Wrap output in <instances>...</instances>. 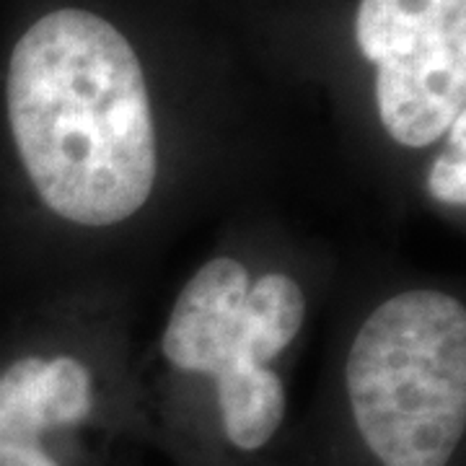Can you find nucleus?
Here are the masks:
<instances>
[{
  "label": "nucleus",
  "instance_id": "f257e3e1",
  "mask_svg": "<svg viewBox=\"0 0 466 466\" xmlns=\"http://www.w3.org/2000/svg\"><path fill=\"white\" fill-rule=\"evenodd\" d=\"M8 119L36 195L81 226L135 216L158 153L146 76L130 42L81 8L42 16L14 47Z\"/></svg>",
  "mask_w": 466,
  "mask_h": 466
},
{
  "label": "nucleus",
  "instance_id": "f03ea898",
  "mask_svg": "<svg viewBox=\"0 0 466 466\" xmlns=\"http://www.w3.org/2000/svg\"><path fill=\"white\" fill-rule=\"evenodd\" d=\"M355 425L383 466H446L466 431V311L438 290L381 303L348 355Z\"/></svg>",
  "mask_w": 466,
  "mask_h": 466
},
{
  "label": "nucleus",
  "instance_id": "7ed1b4c3",
  "mask_svg": "<svg viewBox=\"0 0 466 466\" xmlns=\"http://www.w3.org/2000/svg\"><path fill=\"white\" fill-rule=\"evenodd\" d=\"M358 47L376 66L386 133L425 148L466 112V0H360Z\"/></svg>",
  "mask_w": 466,
  "mask_h": 466
},
{
  "label": "nucleus",
  "instance_id": "20e7f679",
  "mask_svg": "<svg viewBox=\"0 0 466 466\" xmlns=\"http://www.w3.org/2000/svg\"><path fill=\"white\" fill-rule=\"evenodd\" d=\"M249 272L231 257L200 267L184 285L164 334V355L171 366L216 376L218 386L241 381L265 366L251 363L244 350V303Z\"/></svg>",
  "mask_w": 466,
  "mask_h": 466
},
{
  "label": "nucleus",
  "instance_id": "39448f33",
  "mask_svg": "<svg viewBox=\"0 0 466 466\" xmlns=\"http://www.w3.org/2000/svg\"><path fill=\"white\" fill-rule=\"evenodd\" d=\"M91 373L76 358H21L0 376V466H60L42 449L50 428L84 422Z\"/></svg>",
  "mask_w": 466,
  "mask_h": 466
},
{
  "label": "nucleus",
  "instance_id": "423d86ee",
  "mask_svg": "<svg viewBox=\"0 0 466 466\" xmlns=\"http://www.w3.org/2000/svg\"><path fill=\"white\" fill-rule=\"evenodd\" d=\"M306 319V299L296 280L269 272L251 285L244 303V350L251 363L265 366L299 334Z\"/></svg>",
  "mask_w": 466,
  "mask_h": 466
},
{
  "label": "nucleus",
  "instance_id": "0eeeda50",
  "mask_svg": "<svg viewBox=\"0 0 466 466\" xmlns=\"http://www.w3.org/2000/svg\"><path fill=\"white\" fill-rule=\"evenodd\" d=\"M449 146L428 174V189L435 200L464 208L466 202V112L449 127Z\"/></svg>",
  "mask_w": 466,
  "mask_h": 466
}]
</instances>
